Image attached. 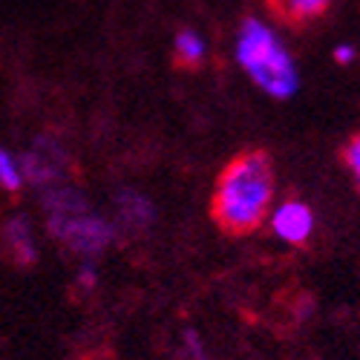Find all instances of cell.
<instances>
[{
  "label": "cell",
  "mask_w": 360,
  "mask_h": 360,
  "mask_svg": "<svg viewBox=\"0 0 360 360\" xmlns=\"http://www.w3.org/2000/svg\"><path fill=\"white\" fill-rule=\"evenodd\" d=\"M328 6H332V0H268V12L294 29L317 20L320 15H326Z\"/></svg>",
  "instance_id": "8992f818"
},
{
  "label": "cell",
  "mask_w": 360,
  "mask_h": 360,
  "mask_svg": "<svg viewBox=\"0 0 360 360\" xmlns=\"http://www.w3.org/2000/svg\"><path fill=\"white\" fill-rule=\"evenodd\" d=\"M236 61L251 75L257 86H262L268 96L274 98H288L297 93V67L288 49L280 44V38L259 23L257 18H245L239 26L236 38Z\"/></svg>",
  "instance_id": "3957f363"
},
{
  "label": "cell",
  "mask_w": 360,
  "mask_h": 360,
  "mask_svg": "<svg viewBox=\"0 0 360 360\" xmlns=\"http://www.w3.org/2000/svg\"><path fill=\"white\" fill-rule=\"evenodd\" d=\"M49 233L70 251L93 257L115 243V225L98 217L89 202L70 185H49L44 193Z\"/></svg>",
  "instance_id": "7a4b0ae2"
},
{
  "label": "cell",
  "mask_w": 360,
  "mask_h": 360,
  "mask_svg": "<svg viewBox=\"0 0 360 360\" xmlns=\"http://www.w3.org/2000/svg\"><path fill=\"white\" fill-rule=\"evenodd\" d=\"M4 243H6L9 257H12L18 265H32V262L38 259L35 236H32V228H29L26 217H12V219L4 225Z\"/></svg>",
  "instance_id": "52a82bcc"
},
{
  "label": "cell",
  "mask_w": 360,
  "mask_h": 360,
  "mask_svg": "<svg viewBox=\"0 0 360 360\" xmlns=\"http://www.w3.org/2000/svg\"><path fill=\"white\" fill-rule=\"evenodd\" d=\"M78 283H81V288H86V291L96 285V268L89 265V262H86V265H81V271H78Z\"/></svg>",
  "instance_id": "4fadbf2b"
},
{
  "label": "cell",
  "mask_w": 360,
  "mask_h": 360,
  "mask_svg": "<svg viewBox=\"0 0 360 360\" xmlns=\"http://www.w3.org/2000/svg\"><path fill=\"white\" fill-rule=\"evenodd\" d=\"M20 185H23L20 162L12 159V153H9L6 147H0V188L15 193V191H20Z\"/></svg>",
  "instance_id": "30bf717a"
},
{
  "label": "cell",
  "mask_w": 360,
  "mask_h": 360,
  "mask_svg": "<svg viewBox=\"0 0 360 360\" xmlns=\"http://www.w3.org/2000/svg\"><path fill=\"white\" fill-rule=\"evenodd\" d=\"M202 61H205V41L193 29H182L173 41V64L179 70H199Z\"/></svg>",
  "instance_id": "9c48e42d"
},
{
  "label": "cell",
  "mask_w": 360,
  "mask_h": 360,
  "mask_svg": "<svg viewBox=\"0 0 360 360\" xmlns=\"http://www.w3.org/2000/svg\"><path fill=\"white\" fill-rule=\"evenodd\" d=\"M274 233L288 245H306L314 231V214L303 202H283L271 219Z\"/></svg>",
  "instance_id": "5b68a950"
},
{
  "label": "cell",
  "mask_w": 360,
  "mask_h": 360,
  "mask_svg": "<svg viewBox=\"0 0 360 360\" xmlns=\"http://www.w3.org/2000/svg\"><path fill=\"white\" fill-rule=\"evenodd\" d=\"M70 156L55 139H38L32 150L20 159V173L32 179L35 185H64V176L70 173Z\"/></svg>",
  "instance_id": "277c9868"
},
{
  "label": "cell",
  "mask_w": 360,
  "mask_h": 360,
  "mask_svg": "<svg viewBox=\"0 0 360 360\" xmlns=\"http://www.w3.org/2000/svg\"><path fill=\"white\" fill-rule=\"evenodd\" d=\"M274 162L265 150L236 153L217 179L211 199L214 222L231 236L254 233L265 222L268 207L274 202Z\"/></svg>",
  "instance_id": "6da1fadb"
},
{
  "label": "cell",
  "mask_w": 360,
  "mask_h": 360,
  "mask_svg": "<svg viewBox=\"0 0 360 360\" xmlns=\"http://www.w3.org/2000/svg\"><path fill=\"white\" fill-rule=\"evenodd\" d=\"M185 354H188V360H207V352H205L199 335L191 332V328L185 332Z\"/></svg>",
  "instance_id": "7c38bea8"
},
{
  "label": "cell",
  "mask_w": 360,
  "mask_h": 360,
  "mask_svg": "<svg viewBox=\"0 0 360 360\" xmlns=\"http://www.w3.org/2000/svg\"><path fill=\"white\" fill-rule=\"evenodd\" d=\"M352 58H354V49H352V46H346V44L338 46V52H335V61H338V64H349Z\"/></svg>",
  "instance_id": "5bb4252c"
},
{
  "label": "cell",
  "mask_w": 360,
  "mask_h": 360,
  "mask_svg": "<svg viewBox=\"0 0 360 360\" xmlns=\"http://www.w3.org/2000/svg\"><path fill=\"white\" fill-rule=\"evenodd\" d=\"M340 162L346 165V170L354 179V188L360 193V133H354L343 147H340Z\"/></svg>",
  "instance_id": "8fae6325"
},
{
  "label": "cell",
  "mask_w": 360,
  "mask_h": 360,
  "mask_svg": "<svg viewBox=\"0 0 360 360\" xmlns=\"http://www.w3.org/2000/svg\"><path fill=\"white\" fill-rule=\"evenodd\" d=\"M118 205V217H122L124 228L130 231H147L153 222V205L147 202V196L136 193V191H122L115 196Z\"/></svg>",
  "instance_id": "ba28073f"
}]
</instances>
